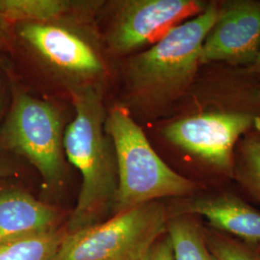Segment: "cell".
<instances>
[{
	"mask_svg": "<svg viewBox=\"0 0 260 260\" xmlns=\"http://www.w3.org/2000/svg\"><path fill=\"white\" fill-rule=\"evenodd\" d=\"M206 7L199 0L116 1L104 33V46L115 56L153 46L183 20L200 15Z\"/></svg>",
	"mask_w": 260,
	"mask_h": 260,
	"instance_id": "obj_7",
	"label": "cell"
},
{
	"mask_svg": "<svg viewBox=\"0 0 260 260\" xmlns=\"http://www.w3.org/2000/svg\"><path fill=\"white\" fill-rule=\"evenodd\" d=\"M66 234L58 228L10 242L0 246V260H53Z\"/></svg>",
	"mask_w": 260,
	"mask_h": 260,
	"instance_id": "obj_14",
	"label": "cell"
},
{
	"mask_svg": "<svg viewBox=\"0 0 260 260\" xmlns=\"http://www.w3.org/2000/svg\"><path fill=\"white\" fill-rule=\"evenodd\" d=\"M143 260H175L173 243L167 233L151 246Z\"/></svg>",
	"mask_w": 260,
	"mask_h": 260,
	"instance_id": "obj_17",
	"label": "cell"
},
{
	"mask_svg": "<svg viewBox=\"0 0 260 260\" xmlns=\"http://www.w3.org/2000/svg\"><path fill=\"white\" fill-rule=\"evenodd\" d=\"M217 4L170 31L149 49L125 63V100L128 109L151 110L175 102L193 83L203 44L220 16Z\"/></svg>",
	"mask_w": 260,
	"mask_h": 260,
	"instance_id": "obj_2",
	"label": "cell"
},
{
	"mask_svg": "<svg viewBox=\"0 0 260 260\" xmlns=\"http://www.w3.org/2000/svg\"><path fill=\"white\" fill-rule=\"evenodd\" d=\"M167 233L172 240L175 260H218L205 241V233L191 215L169 217Z\"/></svg>",
	"mask_w": 260,
	"mask_h": 260,
	"instance_id": "obj_13",
	"label": "cell"
},
{
	"mask_svg": "<svg viewBox=\"0 0 260 260\" xmlns=\"http://www.w3.org/2000/svg\"><path fill=\"white\" fill-rule=\"evenodd\" d=\"M105 127L118 169L114 215L162 198L194 193L195 182L177 174L160 158L126 106L117 104L107 111Z\"/></svg>",
	"mask_w": 260,
	"mask_h": 260,
	"instance_id": "obj_3",
	"label": "cell"
},
{
	"mask_svg": "<svg viewBox=\"0 0 260 260\" xmlns=\"http://www.w3.org/2000/svg\"><path fill=\"white\" fill-rule=\"evenodd\" d=\"M200 215L215 230L249 245L260 246V212L231 194H213L183 201L174 215Z\"/></svg>",
	"mask_w": 260,
	"mask_h": 260,
	"instance_id": "obj_10",
	"label": "cell"
},
{
	"mask_svg": "<svg viewBox=\"0 0 260 260\" xmlns=\"http://www.w3.org/2000/svg\"><path fill=\"white\" fill-rule=\"evenodd\" d=\"M236 176L243 187L260 201V135L242 143Z\"/></svg>",
	"mask_w": 260,
	"mask_h": 260,
	"instance_id": "obj_15",
	"label": "cell"
},
{
	"mask_svg": "<svg viewBox=\"0 0 260 260\" xmlns=\"http://www.w3.org/2000/svg\"><path fill=\"white\" fill-rule=\"evenodd\" d=\"M168 220L166 208L158 201L138 205L67 233L53 260H143L167 233Z\"/></svg>",
	"mask_w": 260,
	"mask_h": 260,
	"instance_id": "obj_6",
	"label": "cell"
},
{
	"mask_svg": "<svg viewBox=\"0 0 260 260\" xmlns=\"http://www.w3.org/2000/svg\"><path fill=\"white\" fill-rule=\"evenodd\" d=\"M259 50L260 1H235L221 9L203 44L200 63L251 66Z\"/></svg>",
	"mask_w": 260,
	"mask_h": 260,
	"instance_id": "obj_9",
	"label": "cell"
},
{
	"mask_svg": "<svg viewBox=\"0 0 260 260\" xmlns=\"http://www.w3.org/2000/svg\"><path fill=\"white\" fill-rule=\"evenodd\" d=\"M103 1L0 0V20L7 26L23 22H53L74 17H93Z\"/></svg>",
	"mask_w": 260,
	"mask_h": 260,
	"instance_id": "obj_12",
	"label": "cell"
},
{
	"mask_svg": "<svg viewBox=\"0 0 260 260\" xmlns=\"http://www.w3.org/2000/svg\"><path fill=\"white\" fill-rule=\"evenodd\" d=\"M259 251H260V246H259Z\"/></svg>",
	"mask_w": 260,
	"mask_h": 260,
	"instance_id": "obj_22",
	"label": "cell"
},
{
	"mask_svg": "<svg viewBox=\"0 0 260 260\" xmlns=\"http://www.w3.org/2000/svg\"><path fill=\"white\" fill-rule=\"evenodd\" d=\"M7 108V98L3 90H0V124L4 119V114Z\"/></svg>",
	"mask_w": 260,
	"mask_h": 260,
	"instance_id": "obj_19",
	"label": "cell"
},
{
	"mask_svg": "<svg viewBox=\"0 0 260 260\" xmlns=\"http://www.w3.org/2000/svg\"><path fill=\"white\" fill-rule=\"evenodd\" d=\"M256 118L245 112H211L182 118L163 129L173 145L200 158L215 169L233 174V149Z\"/></svg>",
	"mask_w": 260,
	"mask_h": 260,
	"instance_id": "obj_8",
	"label": "cell"
},
{
	"mask_svg": "<svg viewBox=\"0 0 260 260\" xmlns=\"http://www.w3.org/2000/svg\"><path fill=\"white\" fill-rule=\"evenodd\" d=\"M251 71L253 73H259L260 74V50L254 62L251 65Z\"/></svg>",
	"mask_w": 260,
	"mask_h": 260,
	"instance_id": "obj_20",
	"label": "cell"
},
{
	"mask_svg": "<svg viewBox=\"0 0 260 260\" xmlns=\"http://www.w3.org/2000/svg\"><path fill=\"white\" fill-rule=\"evenodd\" d=\"M64 131L57 106L16 89L0 128V145L25 158L37 169L45 186L57 190L65 180Z\"/></svg>",
	"mask_w": 260,
	"mask_h": 260,
	"instance_id": "obj_5",
	"label": "cell"
},
{
	"mask_svg": "<svg viewBox=\"0 0 260 260\" xmlns=\"http://www.w3.org/2000/svg\"><path fill=\"white\" fill-rule=\"evenodd\" d=\"M259 96H260V93H259Z\"/></svg>",
	"mask_w": 260,
	"mask_h": 260,
	"instance_id": "obj_24",
	"label": "cell"
},
{
	"mask_svg": "<svg viewBox=\"0 0 260 260\" xmlns=\"http://www.w3.org/2000/svg\"><path fill=\"white\" fill-rule=\"evenodd\" d=\"M0 90H1V88H0Z\"/></svg>",
	"mask_w": 260,
	"mask_h": 260,
	"instance_id": "obj_23",
	"label": "cell"
},
{
	"mask_svg": "<svg viewBox=\"0 0 260 260\" xmlns=\"http://www.w3.org/2000/svg\"><path fill=\"white\" fill-rule=\"evenodd\" d=\"M93 17H74L53 22H23L17 35L42 69L68 92L103 85L109 75L102 39Z\"/></svg>",
	"mask_w": 260,
	"mask_h": 260,
	"instance_id": "obj_4",
	"label": "cell"
},
{
	"mask_svg": "<svg viewBox=\"0 0 260 260\" xmlns=\"http://www.w3.org/2000/svg\"><path fill=\"white\" fill-rule=\"evenodd\" d=\"M5 25L2 23V21L0 20V45L3 43L4 37H5Z\"/></svg>",
	"mask_w": 260,
	"mask_h": 260,
	"instance_id": "obj_21",
	"label": "cell"
},
{
	"mask_svg": "<svg viewBox=\"0 0 260 260\" xmlns=\"http://www.w3.org/2000/svg\"><path fill=\"white\" fill-rule=\"evenodd\" d=\"M69 93L75 115L64 131V150L82 178L77 203L66 229L67 233H73L102 223L113 213L118 169L113 143L105 127L104 86L77 88Z\"/></svg>",
	"mask_w": 260,
	"mask_h": 260,
	"instance_id": "obj_1",
	"label": "cell"
},
{
	"mask_svg": "<svg viewBox=\"0 0 260 260\" xmlns=\"http://www.w3.org/2000/svg\"><path fill=\"white\" fill-rule=\"evenodd\" d=\"M205 241L218 260H260V252L251 245L218 233H205Z\"/></svg>",
	"mask_w": 260,
	"mask_h": 260,
	"instance_id": "obj_16",
	"label": "cell"
},
{
	"mask_svg": "<svg viewBox=\"0 0 260 260\" xmlns=\"http://www.w3.org/2000/svg\"><path fill=\"white\" fill-rule=\"evenodd\" d=\"M53 206L18 188L0 190V246L59 228Z\"/></svg>",
	"mask_w": 260,
	"mask_h": 260,
	"instance_id": "obj_11",
	"label": "cell"
},
{
	"mask_svg": "<svg viewBox=\"0 0 260 260\" xmlns=\"http://www.w3.org/2000/svg\"><path fill=\"white\" fill-rule=\"evenodd\" d=\"M11 155L12 153L0 145V178L13 176L16 173V165Z\"/></svg>",
	"mask_w": 260,
	"mask_h": 260,
	"instance_id": "obj_18",
	"label": "cell"
}]
</instances>
